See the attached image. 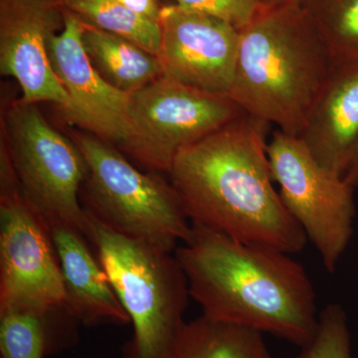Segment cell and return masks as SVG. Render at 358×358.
<instances>
[{
    "label": "cell",
    "instance_id": "cell-1",
    "mask_svg": "<svg viewBox=\"0 0 358 358\" xmlns=\"http://www.w3.org/2000/svg\"><path fill=\"white\" fill-rule=\"evenodd\" d=\"M268 127L245 113L181 150L169 174L190 222L293 255L308 238L275 189Z\"/></svg>",
    "mask_w": 358,
    "mask_h": 358
},
{
    "label": "cell",
    "instance_id": "cell-2",
    "mask_svg": "<svg viewBox=\"0 0 358 358\" xmlns=\"http://www.w3.org/2000/svg\"><path fill=\"white\" fill-rule=\"evenodd\" d=\"M192 224L174 254L204 317L308 345L319 315L305 268L280 250Z\"/></svg>",
    "mask_w": 358,
    "mask_h": 358
},
{
    "label": "cell",
    "instance_id": "cell-3",
    "mask_svg": "<svg viewBox=\"0 0 358 358\" xmlns=\"http://www.w3.org/2000/svg\"><path fill=\"white\" fill-rule=\"evenodd\" d=\"M333 66L303 4L264 6L240 29L229 96L247 115L300 136Z\"/></svg>",
    "mask_w": 358,
    "mask_h": 358
},
{
    "label": "cell",
    "instance_id": "cell-4",
    "mask_svg": "<svg viewBox=\"0 0 358 358\" xmlns=\"http://www.w3.org/2000/svg\"><path fill=\"white\" fill-rule=\"evenodd\" d=\"M87 216V240L133 324L124 358L164 357L185 327L190 296L176 254L119 234Z\"/></svg>",
    "mask_w": 358,
    "mask_h": 358
},
{
    "label": "cell",
    "instance_id": "cell-5",
    "mask_svg": "<svg viewBox=\"0 0 358 358\" xmlns=\"http://www.w3.org/2000/svg\"><path fill=\"white\" fill-rule=\"evenodd\" d=\"M88 166L80 199L85 211L105 227L174 252L192 224L173 183L141 173L110 143L95 136L73 138Z\"/></svg>",
    "mask_w": 358,
    "mask_h": 358
},
{
    "label": "cell",
    "instance_id": "cell-6",
    "mask_svg": "<svg viewBox=\"0 0 358 358\" xmlns=\"http://www.w3.org/2000/svg\"><path fill=\"white\" fill-rule=\"evenodd\" d=\"M2 122L1 145L26 199L50 227L64 226L87 239L80 192L88 166L74 141L51 127L35 103H14Z\"/></svg>",
    "mask_w": 358,
    "mask_h": 358
},
{
    "label": "cell",
    "instance_id": "cell-7",
    "mask_svg": "<svg viewBox=\"0 0 358 358\" xmlns=\"http://www.w3.org/2000/svg\"><path fill=\"white\" fill-rule=\"evenodd\" d=\"M267 154L282 203L334 272L352 235L355 187L320 164L299 136L275 129Z\"/></svg>",
    "mask_w": 358,
    "mask_h": 358
},
{
    "label": "cell",
    "instance_id": "cell-8",
    "mask_svg": "<svg viewBox=\"0 0 358 358\" xmlns=\"http://www.w3.org/2000/svg\"><path fill=\"white\" fill-rule=\"evenodd\" d=\"M244 114L229 96L160 77L131 94V134L122 150L150 171L169 173L181 150Z\"/></svg>",
    "mask_w": 358,
    "mask_h": 358
},
{
    "label": "cell",
    "instance_id": "cell-9",
    "mask_svg": "<svg viewBox=\"0 0 358 358\" xmlns=\"http://www.w3.org/2000/svg\"><path fill=\"white\" fill-rule=\"evenodd\" d=\"M0 157V308L63 310L64 282L50 226L26 199L8 157Z\"/></svg>",
    "mask_w": 358,
    "mask_h": 358
},
{
    "label": "cell",
    "instance_id": "cell-10",
    "mask_svg": "<svg viewBox=\"0 0 358 358\" xmlns=\"http://www.w3.org/2000/svg\"><path fill=\"white\" fill-rule=\"evenodd\" d=\"M162 77L190 88L229 96L240 29L228 21L173 4L159 16Z\"/></svg>",
    "mask_w": 358,
    "mask_h": 358
},
{
    "label": "cell",
    "instance_id": "cell-11",
    "mask_svg": "<svg viewBox=\"0 0 358 358\" xmlns=\"http://www.w3.org/2000/svg\"><path fill=\"white\" fill-rule=\"evenodd\" d=\"M85 27L64 8V27L47 42L52 69L69 98L60 110L73 126L124 148L131 134V95L110 86L91 64L82 43Z\"/></svg>",
    "mask_w": 358,
    "mask_h": 358
},
{
    "label": "cell",
    "instance_id": "cell-12",
    "mask_svg": "<svg viewBox=\"0 0 358 358\" xmlns=\"http://www.w3.org/2000/svg\"><path fill=\"white\" fill-rule=\"evenodd\" d=\"M63 27L61 0H0V72L17 81L20 102L67 105L47 51L49 37Z\"/></svg>",
    "mask_w": 358,
    "mask_h": 358
},
{
    "label": "cell",
    "instance_id": "cell-13",
    "mask_svg": "<svg viewBox=\"0 0 358 358\" xmlns=\"http://www.w3.org/2000/svg\"><path fill=\"white\" fill-rule=\"evenodd\" d=\"M300 138L320 164L345 176L358 143V61L334 64Z\"/></svg>",
    "mask_w": 358,
    "mask_h": 358
},
{
    "label": "cell",
    "instance_id": "cell-14",
    "mask_svg": "<svg viewBox=\"0 0 358 358\" xmlns=\"http://www.w3.org/2000/svg\"><path fill=\"white\" fill-rule=\"evenodd\" d=\"M64 282L63 310L87 327L131 322L88 240L64 226L50 227Z\"/></svg>",
    "mask_w": 358,
    "mask_h": 358
},
{
    "label": "cell",
    "instance_id": "cell-15",
    "mask_svg": "<svg viewBox=\"0 0 358 358\" xmlns=\"http://www.w3.org/2000/svg\"><path fill=\"white\" fill-rule=\"evenodd\" d=\"M82 43L96 72L124 93L131 95L162 77L159 56L129 40L86 24Z\"/></svg>",
    "mask_w": 358,
    "mask_h": 358
},
{
    "label": "cell",
    "instance_id": "cell-16",
    "mask_svg": "<svg viewBox=\"0 0 358 358\" xmlns=\"http://www.w3.org/2000/svg\"><path fill=\"white\" fill-rule=\"evenodd\" d=\"M162 358H273L263 334L203 315L185 322Z\"/></svg>",
    "mask_w": 358,
    "mask_h": 358
},
{
    "label": "cell",
    "instance_id": "cell-17",
    "mask_svg": "<svg viewBox=\"0 0 358 358\" xmlns=\"http://www.w3.org/2000/svg\"><path fill=\"white\" fill-rule=\"evenodd\" d=\"M61 3L86 24L129 40L145 51L159 55V22L134 13L117 0H61Z\"/></svg>",
    "mask_w": 358,
    "mask_h": 358
},
{
    "label": "cell",
    "instance_id": "cell-18",
    "mask_svg": "<svg viewBox=\"0 0 358 358\" xmlns=\"http://www.w3.org/2000/svg\"><path fill=\"white\" fill-rule=\"evenodd\" d=\"M334 64L358 61V0H307L303 3Z\"/></svg>",
    "mask_w": 358,
    "mask_h": 358
},
{
    "label": "cell",
    "instance_id": "cell-19",
    "mask_svg": "<svg viewBox=\"0 0 358 358\" xmlns=\"http://www.w3.org/2000/svg\"><path fill=\"white\" fill-rule=\"evenodd\" d=\"M35 308H0L2 358H44L48 350V317Z\"/></svg>",
    "mask_w": 358,
    "mask_h": 358
},
{
    "label": "cell",
    "instance_id": "cell-20",
    "mask_svg": "<svg viewBox=\"0 0 358 358\" xmlns=\"http://www.w3.org/2000/svg\"><path fill=\"white\" fill-rule=\"evenodd\" d=\"M296 358H353L348 317L341 306L331 303L319 313L317 331Z\"/></svg>",
    "mask_w": 358,
    "mask_h": 358
},
{
    "label": "cell",
    "instance_id": "cell-21",
    "mask_svg": "<svg viewBox=\"0 0 358 358\" xmlns=\"http://www.w3.org/2000/svg\"><path fill=\"white\" fill-rule=\"evenodd\" d=\"M176 4L210 14L241 29L263 8L260 0H176Z\"/></svg>",
    "mask_w": 358,
    "mask_h": 358
},
{
    "label": "cell",
    "instance_id": "cell-22",
    "mask_svg": "<svg viewBox=\"0 0 358 358\" xmlns=\"http://www.w3.org/2000/svg\"><path fill=\"white\" fill-rule=\"evenodd\" d=\"M122 6L143 17L159 22L162 7L159 0H117Z\"/></svg>",
    "mask_w": 358,
    "mask_h": 358
},
{
    "label": "cell",
    "instance_id": "cell-23",
    "mask_svg": "<svg viewBox=\"0 0 358 358\" xmlns=\"http://www.w3.org/2000/svg\"><path fill=\"white\" fill-rule=\"evenodd\" d=\"M345 180L353 187L358 186V143L353 152L352 159L350 160V166L345 174Z\"/></svg>",
    "mask_w": 358,
    "mask_h": 358
},
{
    "label": "cell",
    "instance_id": "cell-24",
    "mask_svg": "<svg viewBox=\"0 0 358 358\" xmlns=\"http://www.w3.org/2000/svg\"><path fill=\"white\" fill-rule=\"evenodd\" d=\"M307 0H260L263 6H282L289 4H303Z\"/></svg>",
    "mask_w": 358,
    "mask_h": 358
}]
</instances>
